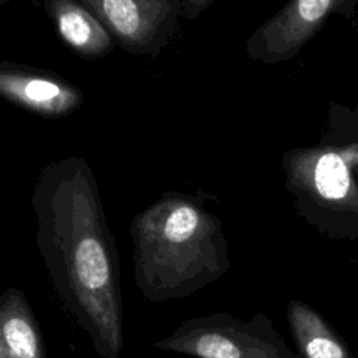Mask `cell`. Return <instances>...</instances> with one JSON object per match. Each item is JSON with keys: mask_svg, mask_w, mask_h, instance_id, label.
Here are the masks:
<instances>
[{"mask_svg": "<svg viewBox=\"0 0 358 358\" xmlns=\"http://www.w3.org/2000/svg\"><path fill=\"white\" fill-rule=\"evenodd\" d=\"M0 98L43 119L78 110L84 92L60 74L13 60H0Z\"/></svg>", "mask_w": 358, "mask_h": 358, "instance_id": "52a82bcc", "label": "cell"}, {"mask_svg": "<svg viewBox=\"0 0 358 358\" xmlns=\"http://www.w3.org/2000/svg\"><path fill=\"white\" fill-rule=\"evenodd\" d=\"M352 260H354V262H357V263H358V253H357V255H355V256H354V259H352Z\"/></svg>", "mask_w": 358, "mask_h": 358, "instance_id": "5bb4252c", "label": "cell"}, {"mask_svg": "<svg viewBox=\"0 0 358 358\" xmlns=\"http://www.w3.org/2000/svg\"><path fill=\"white\" fill-rule=\"evenodd\" d=\"M0 358H46L41 326L20 288L0 295Z\"/></svg>", "mask_w": 358, "mask_h": 358, "instance_id": "9c48e42d", "label": "cell"}, {"mask_svg": "<svg viewBox=\"0 0 358 358\" xmlns=\"http://www.w3.org/2000/svg\"><path fill=\"white\" fill-rule=\"evenodd\" d=\"M296 214L322 236L358 241V178L348 140L288 150L281 159Z\"/></svg>", "mask_w": 358, "mask_h": 358, "instance_id": "3957f363", "label": "cell"}, {"mask_svg": "<svg viewBox=\"0 0 358 358\" xmlns=\"http://www.w3.org/2000/svg\"><path fill=\"white\" fill-rule=\"evenodd\" d=\"M103 24L116 46L134 56L157 57L183 17L180 0H81Z\"/></svg>", "mask_w": 358, "mask_h": 358, "instance_id": "5b68a950", "label": "cell"}, {"mask_svg": "<svg viewBox=\"0 0 358 358\" xmlns=\"http://www.w3.org/2000/svg\"><path fill=\"white\" fill-rule=\"evenodd\" d=\"M350 143V151H351V159H352V169L358 178V138L348 140Z\"/></svg>", "mask_w": 358, "mask_h": 358, "instance_id": "7c38bea8", "label": "cell"}, {"mask_svg": "<svg viewBox=\"0 0 358 358\" xmlns=\"http://www.w3.org/2000/svg\"><path fill=\"white\" fill-rule=\"evenodd\" d=\"M204 200L169 190L133 217L134 281L148 301L186 298L228 271L229 245Z\"/></svg>", "mask_w": 358, "mask_h": 358, "instance_id": "7a4b0ae2", "label": "cell"}, {"mask_svg": "<svg viewBox=\"0 0 358 358\" xmlns=\"http://www.w3.org/2000/svg\"><path fill=\"white\" fill-rule=\"evenodd\" d=\"M358 0H289L248 38L249 59L280 63L295 57L320 31L329 17L354 20Z\"/></svg>", "mask_w": 358, "mask_h": 358, "instance_id": "8992f818", "label": "cell"}, {"mask_svg": "<svg viewBox=\"0 0 358 358\" xmlns=\"http://www.w3.org/2000/svg\"><path fill=\"white\" fill-rule=\"evenodd\" d=\"M31 1L46 14L59 39L78 57L98 60L116 48L109 31L81 0Z\"/></svg>", "mask_w": 358, "mask_h": 358, "instance_id": "ba28073f", "label": "cell"}, {"mask_svg": "<svg viewBox=\"0 0 358 358\" xmlns=\"http://www.w3.org/2000/svg\"><path fill=\"white\" fill-rule=\"evenodd\" d=\"M31 207L36 246L64 310L88 336L99 358H120V262L88 162L69 155L43 165Z\"/></svg>", "mask_w": 358, "mask_h": 358, "instance_id": "6da1fadb", "label": "cell"}, {"mask_svg": "<svg viewBox=\"0 0 358 358\" xmlns=\"http://www.w3.org/2000/svg\"><path fill=\"white\" fill-rule=\"evenodd\" d=\"M11 0H0V6H6V4H8Z\"/></svg>", "mask_w": 358, "mask_h": 358, "instance_id": "4fadbf2b", "label": "cell"}, {"mask_svg": "<svg viewBox=\"0 0 358 358\" xmlns=\"http://www.w3.org/2000/svg\"><path fill=\"white\" fill-rule=\"evenodd\" d=\"M215 0H180L183 8V17L189 21L196 20L200 14L207 10Z\"/></svg>", "mask_w": 358, "mask_h": 358, "instance_id": "8fae6325", "label": "cell"}, {"mask_svg": "<svg viewBox=\"0 0 358 358\" xmlns=\"http://www.w3.org/2000/svg\"><path fill=\"white\" fill-rule=\"evenodd\" d=\"M285 316L299 358H357L338 330L308 302L289 299Z\"/></svg>", "mask_w": 358, "mask_h": 358, "instance_id": "30bf717a", "label": "cell"}, {"mask_svg": "<svg viewBox=\"0 0 358 358\" xmlns=\"http://www.w3.org/2000/svg\"><path fill=\"white\" fill-rule=\"evenodd\" d=\"M151 347L193 358H299L263 312L248 320L229 312L194 316Z\"/></svg>", "mask_w": 358, "mask_h": 358, "instance_id": "277c9868", "label": "cell"}]
</instances>
